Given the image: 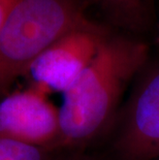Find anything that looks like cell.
<instances>
[{"mask_svg":"<svg viewBox=\"0 0 159 160\" xmlns=\"http://www.w3.org/2000/svg\"><path fill=\"white\" fill-rule=\"evenodd\" d=\"M146 45L109 36L59 108V150H81L99 138L116 116L124 91L147 59Z\"/></svg>","mask_w":159,"mask_h":160,"instance_id":"cell-1","label":"cell"},{"mask_svg":"<svg viewBox=\"0 0 159 160\" xmlns=\"http://www.w3.org/2000/svg\"><path fill=\"white\" fill-rule=\"evenodd\" d=\"M90 24L74 0H20L0 28V97L55 40Z\"/></svg>","mask_w":159,"mask_h":160,"instance_id":"cell-2","label":"cell"},{"mask_svg":"<svg viewBox=\"0 0 159 160\" xmlns=\"http://www.w3.org/2000/svg\"><path fill=\"white\" fill-rule=\"evenodd\" d=\"M110 35L94 24L74 29L50 45L27 70L30 85L63 94L76 83Z\"/></svg>","mask_w":159,"mask_h":160,"instance_id":"cell-3","label":"cell"},{"mask_svg":"<svg viewBox=\"0 0 159 160\" xmlns=\"http://www.w3.org/2000/svg\"><path fill=\"white\" fill-rule=\"evenodd\" d=\"M0 137L59 150V108L49 94L29 85L0 97Z\"/></svg>","mask_w":159,"mask_h":160,"instance_id":"cell-4","label":"cell"},{"mask_svg":"<svg viewBox=\"0 0 159 160\" xmlns=\"http://www.w3.org/2000/svg\"><path fill=\"white\" fill-rule=\"evenodd\" d=\"M115 146L122 160L159 158V67L145 76L130 96Z\"/></svg>","mask_w":159,"mask_h":160,"instance_id":"cell-5","label":"cell"},{"mask_svg":"<svg viewBox=\"0 0 159 160\" xmlns=\"http://www.w3.org/2000/svg\"><path fill=\"white\" fill-rule=\"evenodd\" d=\"M58 152L0 137V160H52Z\"/></svg>","mask_w":159,"mask_h":160,"instance_id":"cell-6","label":"cell"},{"mask_svg":"<svg viewBox=\"0 0 159 160\" xmlns=\"http://www.w3.org/2000/svg\"><path fill=\"white\" fill-rule=\"evenodd\" d=\"M52 160H93L85 154L79 152V150L73 151H59L54 156Z\"/></svg>","mask_w":159,"mask_h":160,"instance_id":"cell-7","label":"cell"},{"mask_svg":"<svg viewBox=\"0 0 159 160\" xmlns=\"http://www.w3.org/2000/svg\"><path fill=\"white\" fill-rule=\"evenodd\" d=\"M20 0H0V28L4 23L5 19L7 18L8 13L12 12L17 3Z\"/></svg>","mask_w":159,"mask_h":160,"instance_id":"cell-8","label":"cell"},{"mask_svg":"<svg viewBox=\"0 0 159 160\" xmlns=\"http://www.w3.org/2000/svg\"><path fill=\"white\" fill-rule=\"evenodd\" d=\"M113 1H125V0H113Z\"/></svg>","mask_w":159,"mask_h":160,"instance_id":"cell-9","label":"cell"},{"mask_svg":"<svg viewBox=\"0 0 159 160\" xmlns=\"http://www.w3.org/2000/svg\"><path fill=\"white\" fill-rule=\"evenodd\" d=\"M157 160H159V158H158V159H157Z\"/></svg>","mask_w":159,"mask_h":160,"instance_id":"cell-10","label":"cell"}]
</instances>
